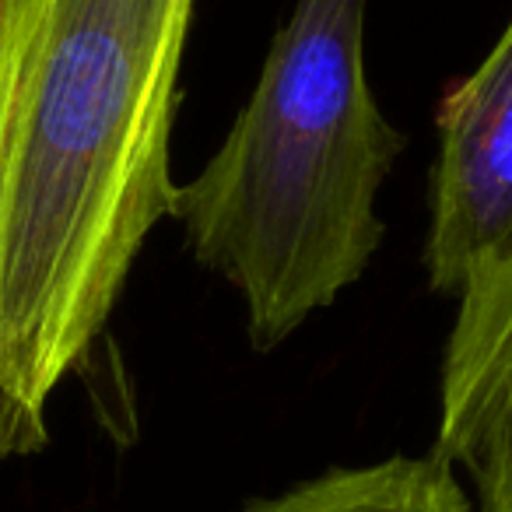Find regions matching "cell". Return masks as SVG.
I'll return each mask as SVG.
<instances>
[{
	"label": "cell",
	"mask_w": 512,
	"mask_h": 512,
	"mask_svg": "<svg viewBox=\"0 0 512 512\" xmlns=\"http://www.w3.org/2000/svg\"><path fill=\"white\" fill-rule=\"evenodd\" d=\"M242 512H474V505L453 467L428 453L327 470Z\"/></svg>",
	"instance_id": "cell-5"
},
{
	"label": "cell",
	"mask_w": 512,
	"mask_h": 512,
	"mask_svg": "<svg viewBox=\"0 0 512 512\" xmlns=\"http://www.w3.org/2000/svg\"><path fill=\"white\" fill-rule=\"evenodd\" d=\"M456 299L432 453L470 477L474 512H512V249L477 264Z\"/></svg>",
	"instance_id": "cell-4"
},
{
	"label": "cell",
	"mask_w": 512,
	"mask_h": 512,
	"mask_svg": "<svg viewBox=\"0 0 512 512\" xmlns=\"http://www.w3.org/2000/svg\"><path fill=\"white\" fill-rule=\"evenodd\" d=\"M428 285L460 295L488 256L512 249V29L439 106Z\"/></svg>",
	"instance_id": "cell-3"
},
{
	"label": "cell",
	"mask_w": 512,
	"mask_h": 512,
	"mask_svg": "<svg viewBox=\"0 0 512 512\" xmlns=\"http://www.w3.org/2000/svg\"><path fill=\"white\" fill-rule=\"evenodd\" d=\"M197 0H0V460L50 442L169 214V134Z\"/></svg>",
	"instance_id": "cell-1"
},
{
	"label": "cell",
	"mask_w": 512,
	"mask_h": 512,
	"mask_svg": "<svg viewBox=\"0 0 512 512\" xmlns=\"http://www.w3.org/2000/svg\"><path fill=\"white\" fill-rule=\"evenodd\" d=\"M365 0H299L225 144L172 186L200 264L246 302L253 351H274L355 285L383 221L376 197L407 137L362 64Z\"/></svg>",
	"instance_id": "cell-2"
}]
</instances>
